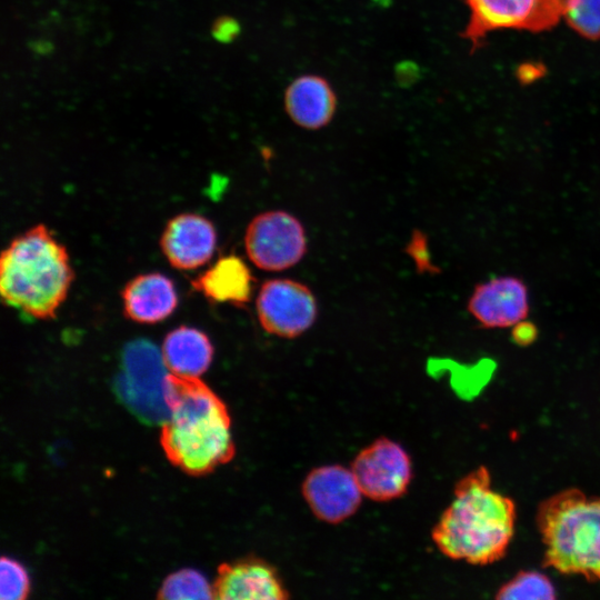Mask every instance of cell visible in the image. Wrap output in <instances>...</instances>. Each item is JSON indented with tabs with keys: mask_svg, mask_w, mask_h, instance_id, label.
<instances>
[{
	"mask_svg": "<svg viewBox=\"0 0 600 600\" xmlns=\"http://www.w3.org/2000/svg\"><path fill=\"white\" fill-rule=\"evenodd\" d=\"M536 522L546 567L600 582V497L563 490L540 503Z\"/></svg>",
	"mask_w": 600,
	"mask_h": 600,
	"instance_id": "cell-4",
	"label": "cell"
},
{
	"mask_svg": "<svg viewBox=\"0 0 600 600\" xmlns=\"http://www.w3.org/2000/svg\"><path fill=\"white\" fill-rule=\"evenodd\" d=\"M161 354L172 374L199 377L212 361L213 347L201 330L181 326L164 337Z\"/></svg>",
	"mask_w": 600,
	"mask_h": 600,
	"instance_id": "cell-17",
	"label": "cell"
},
{
	"mask_svg": "<svg viewBox=\"0 0 600 600\" xmlns=\"http://www.w3.org/2000/svg\"><path fill=\"white\" fill-rule=\"evenodd\" d=\"M72 281L67 249L44 224L19 234L1 253V298L33 319H52Z\"/></svg>",
	"mask_w": 600,
	"mask_h": 600,
	"instance_id": "cell-3",
	"label": "cell"
},
{
	"mask_svg": "<svg viewBox=\"0 0 600 600\" xmlns=\"http://www.w3.org/2000/svg\"><path fill=\"white\" fill-rule=\"evenodd\" d=\"M30 591V580L24 567L17 560L2 557L0 562L1 600H22Z\"/></svg>",
	"mask_w": 600,
	"mask_h": 600,
	"instance_id": "cell-21",
	"label": "cell"
},
{
	"mask_svg": "<svg viewBox=\"0 0 600 600\" xmlns=\"http://www.w3.org/2000/svg\"><path fill=\"white\" fill-rule=\"evenodd\" d=\"M338 99L331 83L319 74H301L286 88L283 107L290 120L300 128L319 130L337 112Z\"/></svg>",
	"mask_w": 600,
	"mask_h": 600,
	"instance_id": "cell-14",
	"label": "cell"
},
{
	"mask_svg": "<svg viewBox=\"0 0 600 600\" xmlns=\"http://www.w3.org/2000/svg\"><path fill=\"white\" fill-rule=\"evenodd\" d=\"M121 298L126 317L143 324L164 320L178 306L172 280L159 272L143 273L131 279L124 286Z\"/></svg>",
	"mask_w": 600,
	"mask_h": 600,
	"instance_id": "cell-15",
	"label": "cell"
},
{
	"mask_svg": "<svg viewBox=\"0 0 600 600\" xmlns=\"http://www.w3.org/2000/svg\"><path fill=\"white\" fill-rule=\"evenodd\" d=\"M563 18L580 36L600 39V0H572Z\"/></svg>",
	"mask_w": 600,
	"mask_h": 600,
	"instance_id": "cell-20",
	"label": "cell"
},
{
	"mask_svg": "<svg viewBox=\"0 0 600 600\" xmlns=\"http://www.w3.org/2000/svg\"><path fill=\"white\" fill-rule=\"evenodd\" d=\"M468 310L484 328L516 327L529 312L527 286L511 276L490 279L476 287Z\"/></svg>",
	"mask_w": 600,
	"mask_h": 600,
	"instance_id": "cell-12",
	"label": "cell"
},
{
	"mask_svg": "<svg viewBox=\"0 0 600 600\" xmlns=\"http://www.w3.org/2000/svg\"><path fill=\"white\" fill-rule=\"evenodd\" d=\"M217 246L213 223L197 213H181L170 219L162 231L160 248L168 262L180 270L207 263Z\"/></svg>",
	"mask_w": 600,
	"mask_h": 600,
	"instance_id": "cell-13",
	"label": "cell"
},
{
	"mask_svg": "<svg viewBox=\"0 0 600 600\" xmlns=\"http://www.w3.org/2000/svg\"><path fill=\"white\" fill-rule=\"evenodd\" d=\"M256 309L260 326L273 336L293 339L314 323L318 304L312 291L291 279H271L262 283Z\"/></svg>",
	"mask_w": 600,
	"mask_h": 600,
	"instance_id": "cell-8",
	"label": "cell"
},
{
	"mask_svg": "<svg viewBox=\"0 0 600 600\" xmlns=\"http://www.w3.org/2000/svg\"><path fill=\"white\" fill-rule=\"evenodd\" d=\"M212 588L214 599L221 600L289 598V592L274 567L254 557L220 564Z\"/></svg>",
	"mask_w": 600,
	"mask_h": 600,
	"instance_id": "cell-11",
	"label": "cell"
},
{
	"mask_svg": "<svg viewBox=\"0 0 600 600\" xmlns=\"http://www.w3.org/2000/svg\"><path fill=\"white\" fill-rule=\"evenodd\" d=\"M244 248L257 268L281 271L296 266L304 257L306 231L301 222L289 212L266 211L248 224Z\"/></svg>",
	"mask_w": 600,
	"mask_h": 600,
	"instance_id": "cell-7",
	"label": "cell"
},
{
	"mask_svg": "<svg viewBox=\"0 0 600 600\" xmlns=\"http://www.w3.org/2000/svg\"><path fill=\"white\" fill-rule=\"evenodd\" d=\"M159 599L197 600L212 599L213 588L202 573L182 569L168 576L158 591Z\"/></svg>",
	"mask_w": 600,
	"mask_h": 600,
	"instance_id": "cell-18",
	"label": "cell"
},
{
	"mask_svg": "<svg viewBox=\"0 0 600 600\" xmlns=\"http://www.w3.org/2000/svg\"><path fill=\"white\" fill-rule=\"evenodd\" d=\"M254 278L247 263L236 254L219 258L198 276L192 286L208 300L216 303L246 304L253 291Z\"/></svg>",
	"mask_w": 600,
	"mask_h": 600,
	"instance_id": "cell-16",
	"label": "cell"
},
{
	"mask_svg": "<svg viewBox=\"0 0 600 600\" xmlns=\"http://www.w3.org/2000/svg\"><path fill=\"white\" fill-rule=\"evenodd\" d=\"M497 599H554L556 589L550 579L538 571H521L503 583Z\"/></svg>",
	"mask_w": 600,
	"mask_h": 600,
	"instance_id": "cell-19",
	"label": "cell"
},
{
	"mask_svg": "<svg viewBox=\"0 0 600 600\" xmlns=\"http://www.w3.org/2000/svg\"><path fill=\"white\" fill-rule=\"evenodd\" d=\"M169 419L160 442L169 461L191 476H203L229 462L236 452L224 402L198 377L170 372Z\"/></svg>",
	"mask_w": 600,
	"mask_h": 600,
	"instance_id": "cell-2",
	"label": "cell"
},
{
	"mask_svg": "<svg viewBox=\"0 0 600 600\" xmlns=\"http://www.w3.org/2000/svg\"><path fill=\"white\" fill-rule=\"evenodd\" d=\"M238 32V26L236 22L229 20H223L216 27V34L219 39L228 40L232 39L233 36Z\"/></svg>",
	"mask_w": 600,
	"mask_h": 600,
	"instance_id": "cell-22",
	"label": "cell"
},
{
	"mask_svg": "<svg viewBox=\"0 0 600 600\" xmlns=\"http://www.w3.org/2000/svg\"><path fill=\"white\" fill-rule=\"evenodd\" d=\"M514 523L513 500L494 491L490 472L479 467L456 483L431 537L446 557L484 566L506 554Z\"/></svg>",
	"mask_w": 600,
	"mask_h": 600,
	"instance_id": "cell-1",
	"label": "cell"
},
{
	"mask_svg": "<svg viewBox=\"0 0 600 600\" xmlns=\"http://www.w3.org/2000/svg\"><path fill=\"white\" fill-rule=\"evenodd\" d=\"M161 351L146 339L126 344L121 371L116 379V392L138 418L163 424L170 417L168 378Z\"/></svg>",
	"mask_w": 600,
	"mask_h": 600,
	"instance_id": "cell-5",
	"label": "cell"
},
{
	"mask_svg": "<svg viewBox=\"0 0 600 600\" xmlns=\"http://www.w3.org/2000/svg\"><path fill=\"white\" fill-rule=\"evenodd\" d=\"M469 20L462 32L473 49L497 30L546 31L564 17L572 0H462Z\"/></svg>",
	"mask_w": 600,
	"mask_h": 600,
	"instance_id": "cell-6",
	"label": "cell"
},
{
	"mask_svg": "<svg viewBox=\"0 0 600 600\" xmlns=\"http://www.w3.org/2000/svg\"><path fill=\"white\" fill-rule=\"evenodd\" d=\"M302 496L319 520L337 524L357 512L363 493L350 468L330 464L314 468L307 474Z\"/></svg>",
	"mask_w": 600,
	"mask_h": 600,
	"instance_id": "cell-10",
	"label": "cell"
},
{
	"mask_svg": "<svg viewBox=\"0 0 600 600\" xmlns=\"http://www.w3.org/2000/svg\"><path fill=\"white\" fill-rule=\"evenodd\" d=\"M350 469L363 496L374 501L400 498L412 478V463L407 451L384 437L359 451Z\"/></svg>",
	"mask_w": 600,
	"mask_h": 600,
	"instance_id": "cell-9",
	"label": "cell"
}]
</instances>
